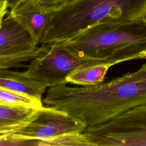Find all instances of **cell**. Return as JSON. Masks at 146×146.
Segmentation results:
<instances>
[{
    "label": "cell",
    "instance_id": "cell-1",
    "mask_svg": "<svg viewBox=\"0 0 146 146\" xmlns=\"http://www.w3.org/2000/svg\"><path fill=\"white\" fill-rule=\"evenodd\" d=\"M43 103L63 111L86 125H95L146 104V62L137 70L92 86L48 87Z\"/></svg>",
    "mask_w": 146,
    "mask_h": 146
},
{
    "label": "cell",
    "instance_id": "cell-2",
    "mask_svg": "<svg viewBox=\"0 0 146 146\" xmlns=\"http://www.w3.org/2000/svg\"><path fill=\"white\" fill-rule=\"evenodd\" d=\"M146 0H74L52 9L40 44L63 42L93 25L143 18Z\"/></svg>",
    "mask_w": 146,
    "mask_h": 146
},
{
    "label": "cell",
    "instance_id": "cell-3",
    "mask_svg": "<svg viewBox=\"0 0 146 146\" xmlns=\"http://www.w3.org/2000/svg\"><path fill=\"white\" fill-rule=\"evenodd\" d=\"M60 43L80 56L116 64L146 59V21L96 24Z\"/></svg>",
    "mask_w": 146,
    "mask_h": 146
},
{
    "label": "cell",
    "instance_id": "cell-4",
    "mask_svg": "<svg viewBox=\"0 0 146 146\" xmlns=\"http://www.w3.org/2000/svg\"><path fill=\"white\" fill-rule=\"evenodd\" d=\"M90 146L146 145V104L133 107L83 132Z\"/></svg>",
    "mask_w": 146,
    "mask_h": 146
},
{
    "label": "cell",
    "instance_id": "cell-5",
    "mask_svg": "<svg viewBox=\"0 0 146 146\" xmlns=\"http://www.w3.org/2000/svg\"><path fill=\"white\" fill-rule=\"evenodd\" d=\"M47 46V51L30 61L26 70L28 75L46 87L67 84V76L80 68L104 63L116 64L80 56L60 43Z\"/></svg>",
    "mask_w": 146,
    "mask_h": 146
},
{
    "label": "cell",
    "instance_id": "cell-6",
    "mask_svg": "<svg viewBox=\"0 0 146 146\" xmlns=\"http://www.w3.org/2000/svg\"><path fill=\"white\" fill-rule=\"evenodd\" d=\"M87 125L67 113L50 106H42L36 117L21 129L8 135L24 141H42L72 133H83Z\"/></svg>",
    "mask_w": 146,
    "mask_h": 146
},
{
    "label": "cell",
    "instance_id": "cell-7",
    "mask_svg": "<svg viewBox=\"0 0 146 146\" xmlns=\"http://www.w3.org/2000/svg\"><path fill=\"white\" fill-rule=\"evenodd\" d=\"M51 10L33 0H22L10 9L9 13L21 24L39 45L48 23Z\"/></svg>",
    "mask_w": 146,
    "mask_h": 146
},
{
    "label": "cell",
    "instance_id": "cell-8",
    "mask_svg": "<svg viewBox=\"0 0 146 146\" xmlns=\"http://www.w3.org/2000/svg\"><path fill=\"white\" fill-rule=\"evenodd\" d=\"M38 46L21 24L9 13L0 25V56L24 52Z\"/></svg>",
    "mask_w": 146,
    "mask_h": 146
},
{
    "label": "cell",
    "instance_id": "cell-9",
    "mask_svg": "<svg viewBox=\"0 0 146 146\" xmlns=\"http://www.w3.org/2000/svg\"><path fill=\"white\" fill-rule=\"evenodd\" d=\"M0 87L42 100L46 87L25 71H0Z\"/></svg>",
    "mask_w": 146,
    "mask_h": 146
},
{
    "label": "cell",
    "instance_id": "cell-10",
    "mask_svg": "<svg viewBox=\"0 0 146 146\" xmlns=\"http://www.w3.org/2000/svg\"><path fill=\"white\" fill-rule=\"evenodd\" d=\"M38 110L39 108L25 106L0 104V135H9L26 125L36 117Z\"/></svg>",
    "mask_w": 146,
    "mask_h": 146
},
{
    "label": "cell",
    "instance_id": "cell-11",
    "mask_svg": "<svg viewBox=\"0 0 146 146\" xmlns=\"http://www.w3.org/2000/svg\"><path fill=\"white\" fill-rule=\"evenodd\" d=\"M113 66L112 63H100L76 70L68 74L66 84L81 86H92L104 82L108 70Z\"/></svg>",
    "mask_w": 146,
    "mask_h": 146
},
{
    "label": "cell",
    "instance_id": "cell-12",
    "mask_svg": "<svg viewBox=\"0 0 146 146\" xmlns=\"http://www.w3.org/2000/svg\"><path fill=\"white\" fill-rule=\"evenodd\" d=\"M45 48L40 46L36 48L17 54L0 56V71L9 68H19L26 67L27 62L45 51Z\"/></svg>",
    "mask_w": 146,
    "mask_h": 146
},
{
    "label": "cell",
    "instance_id": "cell-13",
    "mask_svg": "<svg viewBox=\"0 0 146 146\" xmlns=\"http://www.w3.org/2000/svg\"><path fill=\"white\" fill-rule=\"evenodd\" d=\"M0 104L21 106L35 108L43 106L41 100L0 87Z\"/></svg>",
    "mask_w": 146,
    "mask_h": 146
},
{
    "label": "cell",
    "instance_id": "cell-14",
    "mask_svg": "<svg viewBox=\"0 0 146 146\" xmlns=\"http://www.w3.org/2000/svg\"><path fill=\"white\" fill-rule=\"evenodd\" d=\"M33 145L90 146L88 142L86 139L83 133H66L46 140H34Z\"/></svg>",
    "mask_w": 146,
    "mask_h": 146
},
{
    "label": "cell",
    "instance_id": "cell-15",
    "mask_svg": "<svg viewBox=\"0 0 146 146\" xmlns=\"http://www.w3.org/2000/svg\"><path fill=\"white\" fill-rule=\"evenodd\" d=\"M38 4L50 9H53L64 3V0H33Z\"/></svg>",
    "mask_w": 146,
    "mask_h": 146
},
{
    "label": "cell",
    "instance_id": "cell-16",
    "mask_svg": "<svg viewBox=\"0 0 146 146\" xmlns=\"http://www.w3.org/2000/svg\"><path fill=\"white\" fill-rule=\"evenodd\" d=\"M5 1L7 3L9 8H10V9L14 7L15 5H17L18 3H19L20 2H21L22 0H5Z\"/></svg>",
    "mask_w": 146,
    "mask_h": 146
},
{
    "label": "cell",
    "instance_id": "cell-17",
    "mask_svg": "<svg viewBox=\"0 0 146 146\" xmlns=\"http://www.w3.org/2000/svg\"><path fill=\"white\" fill-rule=\"evenodd\" d=\"M74 0H64V2H70V1H72Z\"/></svg>",
    "mask_w": 146,
    "mask_h": 146
},
{
    "label": "cell",
    "instance_id": "cell-18",
    "mask_svg": "<svg viewBox=\"0 0 146 146\" xmlns=\"http://www.w3.org/2000/svg\"><path fill=\"white\" fill-rule=\"evenodd\" d=\"M144 18L145 19V20L146 21V14H145V15H144Z\"/></svg>",
    "mask_w": 146,
    "mask_h": 146
},
{
    "label": "cell",
    "instance_id": "cell-19",
    "mask_svg": "<svg viewBox=\"0 0 146 146\" xmlns=\"http://www.w3.org/2000/svg\"><path fill=\"white\" fill-rule=\"evenodd\" d=\"M2 136H3V135H0V138H1V137H2Z\"/></svg>",
    "mask_w": 146,
    "mask_h": 146
}]
</instances>
